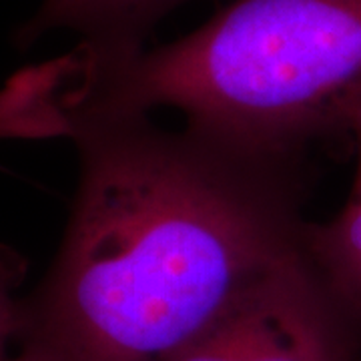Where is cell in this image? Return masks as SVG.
<instances>
[{"label":"cell","instance_id":"cell-5","mask_svg":"<svg viewBox=\"0 0 361 361\" xmlns=\"http://www.w3.org/2000/svg\"><path fill=\"white\" fill-rule=\"evenodd\" d=\"M357 167L345 205L325 223H307L303 251L339 303L361 325V130L353 147Z\"/></svg>","mask_w":361,"mask_h":361},{"label":"cell","instance_id":"cell-8","mask_svg":"<svg viewBox=\"0 0 361 361\" xmlns=\"http://www.w3.org/2000/svg\"><path fill=\"white\" fill-rule=\"evenodd\" d=\"M8 361H66L54 349L39 341H20V351Z\"/></svg>","mask_w":361,"mask_h":361},{"label":"cell","instance_id":"cell-3","mask_svg":"<svg viewBox=\"0 0 361 361\" xmlns=\"http://www.w3.org/2000/svg\"><path fill=\"white\" fill-rule=\"evenodd\" d=\"M167 361H361V325L301 247Z\"/></svg>","mask_w":361,"mask_h":361},{"label":"cell","instance_id":"cell-4","mask_svg":"<svg viewBox=\"0 0 361 361\" xmlns=\"http://www.w3.org/2000/svg\"><path fill=\"white\" fill-rule=\"evenodd\" d=\"M191 0H42L37 14L16 32L20 47L65 28L90 51L118 54L145 49V40L165 16Z\"/></svg>","mask_w":361,"mask_h":361},{"label":"cell","instance_id":"cell-6","mask_svg":"<svg viewBox=\"0 0 361 361\" xmlns=\"http://www.w3.org/2000/svg\"><path fill=\"white\" fill-rule=\"evenodd\" d=\"M26 273V261L14 249L0 245V361H8V348L20 341L23 299L16 297Z\"/></svg>","mask_w":361,"mask_h":361},{"label":"cell","instance_id":"cell-1","mask_svg":"<svg viewBox=\"0 0 361 361\" xmlns=\"http://www.w3.org/2000/svg\"><path fill=\"white\" fill-rule=\"evenodd\" d=\"M66 139L77 195L56 257L23 299L20 341L66 361H167L303 247L305 159L151 116L87 121Z\"/></svg>","mask_w":361,"mask_h":361},{"label":"cell","instance_id":"cell-2","mask_svg":"<svg viewBox=\"0 0 361 361\" xmlns=\"http://www.w3.org/2000/svg\"><path fill=\"white\" fill-rule=\"evenodd\" d=\"M49 137L173 109L193 129L289 159L361 130V0H233L157 49L78 44L35 66Z\"/></svg>","mask_w":361,"mask_h":361},{"label":"cell","instance_id":"cell-7","mask_svg":"<svg viewBox=\"0 0 361 361\" xmlns=\"http://www.w3.org/2000/svg\"><path fill=\"white\" fill-rule=\"evenodd\" d=\"M14 113L13 97L6 87L0 89V139H20V129Z\"/></svg>","mask_w":361,"mask_h":361}]
</instances>
